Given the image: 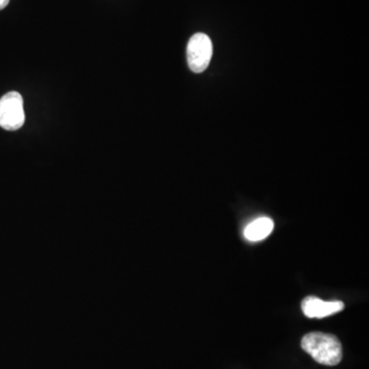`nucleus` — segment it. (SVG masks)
I'll return each mask as SVG.
<instances>
[{
	"label": "nucleus",
	"instance_id": "nucleus-3",
	"mask_svg": "<svg viewBox=\"0 0 369 369\" xmlns=\"http://www.w3.org/2000/svg\"><path fill=\"white\" fill-rule=\"evenodd\" d=\"M212 57V44L207 34L197 33L189 40L187 60L189 68L194 73L203 72Z\"/></svg>",
	"mask_w": 369,
	"mask_h": 369
},
{
	"label": "nucleus",
	"instance_id": "nucleus-6",
	"mask_svg": "<svg viewBox=\"0 0 369 369\" xmlns=\"http://www.w3.org/2000/svg\"><path fill=\"white\" fill-rule=\"evenodd\" d=\"M8 3H10V0H0V10L6 8V6H8Z\"/></svg>",
	"mask_w": 369,
	"mask_h": 369
},
{
	"label": "nucleus",
	"instance_id": "nucleus-4",
	"mask_svg": "<svg viewBox=\"0 0 369 369\" xmlns=\"http://www.w3.org/2000/svg\"><path fill=\"white\" fill-rule=\"evenodd\" d=\"M343 302H324L316 297H307L302 302V310L309 318H325L344 310Z\"/></svg>",
	"mask_w": 369,
	"mask_h": 369
},
{
	"label": "nucleus",
	"instance_id": "nucleus-2",
	"mask_svg": "<svg viewBox=\"0 0 369 369\" xmlns=\"http://www.w3.org/2000/svg\"><path fill=\"white\" fill-rule=\"evenodd\" d=\"M25 123L24 101L20 92H10L0 98V128L6 130H20Z\"/></svg>",
	"mask_w": 369,
	"mask_h": 369
},
{
	"label": "nucleus",
	"instance_id": "nucleus-1",
	"mask_svg": "<svg viewBox=\"0 0 369 369\" xmlns=\"http://www.w3.org/2000/svg\"><path fill=\"white\" fill-rule=\"evenodd\" d=\"M302 347L323 366H338L343 359L342 344L334 334L310 332L302 338Z\"/></svg>",
	"mask_w": 369,
	"mask_h": 369
},
{
	"label": "nucleus",
	"instance_id": "nucleus-5",
	"mask_svg": "<svg viewBox=\"0 0 369 369\" xmlns=\"http://www.w3.org/2000/svg\"><path fill=\"white\" fill-rule=\"evenodd\" d=\"M274 229L273 221L267 216H261L250 223L244 229V237L250 241H261L267 238Z\"/></svg>",
	"mask_w": 369,
	"mask_h": 369
}]
</instances>
